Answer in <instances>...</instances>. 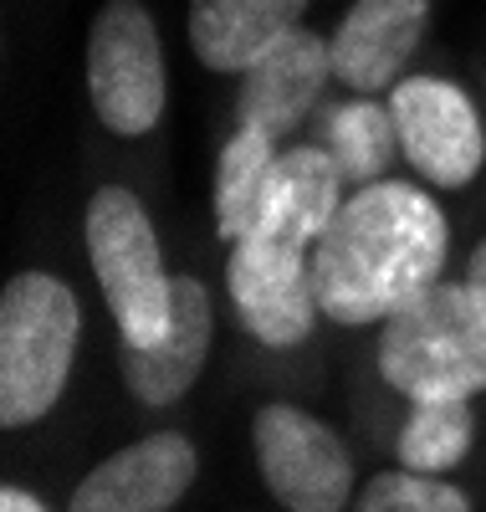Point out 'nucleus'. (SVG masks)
Segmentation results:
<instances>
[{"instance_id":"nucleus-1","label":"nucleus","mask_w":486,"mask_h":512,"mask_svg":"<svg viewBox=\"0 0 486 512\" xmlns=\"http://www.w3.org/2000/svg\"><path fill=\"white\" fill-rule=\"evenodd\" d=\"M451 231L440 205L405 180L359 185L313 246L318 308L333 323H374L446 277Z\"/></svg>"},{"instance_id":"nucleus-2","label":"nucleus","mask_w":486,"mask_h":512,"mask_svg":"<svg viewBox=\"0 0 486 512\" xmlns=\"http://www.w3.org/2000/svg\"><path fill=\"white\" fill-rule=\"evenodd\" d=\"M379 374L410 400L481 395L486 390V287L446 282L425 287L410 308L384 318Z\"/></svg>"},{"instance_id":"nucleus-3","label":"nucleus","mask_w":486,"mask_h":512,"mask_svg":"<svg viewBox=\"0 0 486 512\" xmlns=\"http://www.w3.org/2000/svg\"><path fill=\"white\" fill-rule=\"evenodd\" d=\"M82 308L67 282L21 272L0 292V425L41 420L72 374Z\"/></svg>"},{"instance_id":"nucleus-4","label":"nucleus","mask_w":486,"mask_h":512,"mask_svg":"<svg viewBox=\"0 0 486 512\" xmlns=\"http://www.w3.org/2000/svg\"><path fill=\"white\" fill-rule=\"evenodd\" d=\"M87 256H93L98 287L113 308L118 338L134 349L159 344L174 318V277L164 272L144 205L123 185L98 190L87 205Z\"/></svg>"},{"instance_id":"nucleus-5","label":"nucleus","mask_w":486,"mask_h":512,"mask_svg":"<svg viewBox=\"0 0 486 512\" xmlns=\"http://www.w3.org/2000/svg\"><path fill=\"white\" fill-rule=\"evenodd\" d=\"M87 93L98 118L123 139H139L164 113V47L139 0H108L87 36Z\"/></svg>"},{"instance_id":"nucleus-6","label":"nucleus","mask_w":486,"mask_h":512,"mask_svg":"<svg viewBox=\"0 0 486 512\" xmlns=\"http://www.w3.org/2000/svg\"><path fill=\"white\" fill-rule=\"evenodd\" d=\"M261 482L287 512H343L353 492V461L333 425L297 405H261L256 425Z\"/></svg>"},{"instance_id":"nucleus-7","label":"nucleus","mask_w":486,"mask_h":512,"mask_svg":"<svg viewBox=\"0 0 486 512\" xmlns=\"http://www.w3.org/2000/svg\"><path fill=\"white\" fill-rule=\"evenodd\" d=\"M389 108L400 123V149L420 175L440 190H461L486 164L481 113L456 82L440 77H400L389 88Z\"/></svg>"},{"instance_id":"nucleus-8","label":"nucleus","mask_w":486,"mask_h":512,"mask_svg":"<svg viewBox=\"0 0 486 512\" xmlns=\"http://www.w3.org/2000/svg\"><path fill=\"white\" fill-rule=\"evenodd\" d=\"M338 205H343V175L333 154L318 144L287 149L272 164L251 226L231 246H251L267 256H307L328 231V221L338 216Z\"/></svg>"},{"instance_id":"nucleus-9","label":"nucleus","mask_w":486,"mask_h":512,"mask_svg":"<svg viewBox=\"0 0 486 512\" xmlns=\"http://www.w3.org/2000/svg\"><path fill=\"white\" fill-rule=\"evenodd\" d=\"M195 482V446L180 431H159L108 456L72 492V512H169Z\"/></svg>"},{"instance_id":"nucleus-10","label":"nucleus","mask_w":486,"mask_h":512,"mask_svg":"<svg viewBox=\"0 0 486 512\" xmlns=\"http://www.w3.org/2000/svg\"><path fill=\"white\" fill-rule=\"evenodd\" d=\"M328 77H333V41H323L307 26H292L241 72V123L267 128L272 139L292 134L323 98Z\"/></svg>"},{"instance_id":"nucleus-11","label":"nucleus","mask_w":486,"mask_h":512,"mask_svg":"<svg viewBox=\"0 0 486 512\" xmlns=\"http://www.w3.org/2000/svg\"><path fill=\"white\" fill-rule=\"evenodd\" d=\"M226 287L231 303L246 323L251 338H261L267 349H292L302 344L318 323V287H313V267L292 262V256H261L246 246H231L226 262Z\"/></svg>"},{"instance_id":"nucleus-12","label":"nucleus","mask_w":486,"mask_h":512,"mask_svg":"<svg viewBox=\"0 0 486 512\" xmlns=\"http://www.w3.org/2000/svg\"><path fill=\"white\" fill-rule=\"evenodd\" d=\"M425 16L430 0H353L333 31V77L364 98L394 88L420 47Z\"/></svg>"},{"instance_id":"nucleus-13","label":"nucleus","mask_w":486,"mask_h":512,"mask_svg":"<svg viewBox=\"0 0 486 512\" xmlns=\"http://www.w3.org/2000/svg\"><path fill=\"white\" fill-rule=\"evenodd\" d=\"M210 354V292L195 277H174V318L159 344H123V379L144 405H174Z\"/></svg>"},{"instance_id":"nucleus-14","label":"nucleus","mask_w":486,"mask_h":512,"mask_svg":"<svg viewBox=\"0 0 486 512\" xmlns=\"http://www.w3.org/2000/svg\"><path fill=\"white\" fill-rule=\"evenodd\" d=\"M307 0H190V41L210 72H246L261 52L302 26Z\"/></svg>"},{"instance_id":"nucleus-15","label":"nucleus","mask_w":486,"mask_h":512,"mask_svg":"<svg viewBox=\"0 0 486 512\" xmlns=\"http://www.w3.org/2000/svg\"><path fill=\"white\" fill-rule=\"evenodd\" d=\"M323 149L333 154L343 185H374L384 180V169L400 149V123H394V108L389 103H374V98H353L343 108L328 113L323 123Z\"/></svg>"},{"instance_id":"nucleus-16","label":"nucleus","mask_w":486,"mask_h":512,"mask_svg":"<svg viewBox=\"0 0 486 512\" xmlns=\"http://www.w3.org/2000/svg\"><path fill=\"white\" fill-rule=\"evenodd\" d=\"M272 164H277V139L256 123H236V134L226 139L215 164V231L226 241H236L251 226Z\"/></svg>"},{"instance_id":"nucleus-17","label":"nucleus","mask_w":486,"mask_h":512,"mask_svg":"<svg viewBox=\"0 0 486 512\" xmlns=\"http://www.w3.org/2000/svg\"><path fill=\"white\" fill-rule=\"evenodd\" d=\"M471 451V400L466 395H435L415 400L405 431H400V466L410 472H451Z\"/></svg>"},{"instance_id":"nucleus-18","label":"nucleus","mask_w":486,"mask_h":512,"mask_svg":"<svg viewBox=\"0 0 486 512\" xmlns=\"http://www.w3.org/2000/svg\"><path fill=\"white\" fill-rule=\"evenodd\" d=\"M359 512H471V502L451 482L400 466V472L369 477V487L359 497Z\"/></svg>"},{"instance_id":"nucleus-19","label":"nucleus","mask_w":486,"mask_h":512,"mask_svg":"<svg viewBox=\"0 0 486 512\" xmlns=\"http://www.w3.org/2000/svg\"><path fill=\"white\" fill-rule=\"evenodd\" d=\"M0 512H47V507H41L31 492H21V487H6L0 492Z\"/></svg>"},{"instance_id":"nucleus-20","label":"nucleus","mask_w":486,"mask_h":512,"mask_svg":"<svg viewBox=\"0 0 486 512\" xmlns=\"http://www.w3.org/2000/svg\"><path fill=\"white\" fill-rule=\"evenodd\" d=\"M466 277H471L476 287H486V241L471 251V267H466Z\"/></svg>"}]
</instances>
